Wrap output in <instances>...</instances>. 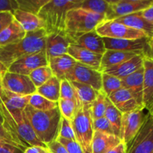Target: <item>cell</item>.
Wrapping results in <instances>:
<instances>
[{
	"instance_id": "cell-1",
	"label": "cell",
	"mask_w": 153,
	"mask_h": 153,
	"mask_svg": "<svg viewBox=\"0 0 153 153\" xmlns=\"http://www.w3.org/2000/svg\"><path fill=\"white\" fill-rule=\"evenodd\" d=\"M24 112L37 137L43 144L46 146L58 139L61 120L58 106L52 110L42 111L28 105Z\"/></svg>"
},
{
	"instance_id": "cell-2",
	"label": "cell",
	"mask_w": 153,
	"mask_h": 153,
	"mask_svg": "<svg viewBox=\"0 0 153 153\" xmlns=\"http://www.w3.org/2000/svg\"><path fill=\"white\" fill-rule=\"evenodd\" d=\"M46 34L43 29L26 32L22 40L0 47V62L7 69L19 58L45 50Z\"/></svg>"
},
{
	"instance_id": "cell-3",
	"label": "cell",
	"mask_w": 153,
	"mask_h": 153,
	"mask_svg": "<svg viewBox=\"0 0 153 153\" xmlns=\"http://www.w3.org/2000/svg\"><path fill=\"white\" fill-rule=\"evenodd\" d=\"M82 0H49L37 16L43 22L46 34L65 31V21L69 10L80 7Z\"/></svg>"
},
{
	"instance_id": "cell-4",
	"label": "cell",
	"mask_w": 153,
	"mask_h": 153,
	"mask_svg": "<svg viewBox=\"0 0 153 153\" xmlns=\"http://www.w3.org/2000/svg\"><path fill=\"white\" fill-rule=\"evenodd\" d=\"M105 20V15L88 11L80 7L72 9L67 12L66 16L65 32L73 44L77 36L94 31Z\"/></svg>"
},
{
	"instance_id": "cell-5",
	"label": "cell",
	"mask_w": 153,
	"mask_h": 153,
	"mask_svg": "<svg viewBox=\"0 0 153 153\" xmlns=\"http://www.w3.org/2000/svg\"><path fill=\"white\" fill-rule=\"evenodd\" d=\"M90 106L82 105L76 111L71 120L76 140L81 145L84 152H93L92 140L94 131Z\"/></svg>"
},
{
	"instance_id": "cell-6",
	"label": "cell",
	"mask_w": 153,
	"mask_h": 153,
	"mask_svg": "<svg viewBox=\"0 0 153 153\" xmlns=\"http://www.w3.org/2000/svg\"><path fill=\"white\" fill-rule=\"evenodd\" d=\"M95 30L102 37L126 40H137L147 37L142 31L130 28L115 20L103 21L97 25Z\"/></svg>"
},
{
	"instance_id": "cell-7",
	"label": "cell",
	"mask_w": 153,
	"mask_h": 153,
	"mask_svg": "<svg viewBox=\"0 0 153 153\" xmlns=\"http://www.w3.org/2000/svg\"><path fill=\"white\" fill-rule=\"evenodd\" d=\"M126 147V153H153V117L149 113L146 114L143 125Z\"/></svg>"
},
{
	"instance_id": "cell-8",
	"label": "cell",
	"mask_w": 153,
	"mask_h": 153,
	"mask_svg": "<svg viewBox=\"0 0 153 153\" xmlns=\"http://www.w3.org/2000/svg\"><path fill=\"white\" fill-rule=\"evenodd\" d=\"M152 1L153 0H110L108 10L105 13V20H114L142 11L147 8Z\"/></svg>"
},
{
	"instance_id": "cell-9",
	"label": "cell",
	"mask_w": 153,
	"mask_h": 153,
	"mask_svg": "<svg viewBox=\"0 0 153 153\" xmlns=\"http://www.w3.org/2000/svg\"><path fill=\"white\" fill-rule=\"evenodd\" d=\"M102 76L99 70L76 62L73 68L66 75L65 79L69 82L85 84L92 87L96 91L102 90Z\"/></svg>"
},
{
	"instance_id": "cell-10",
	"label": "cell",
	"mask_w": 153,
	"mask_h": 153,
	"mask_svg": "<svg viewBox=\"0 0 153 153\" xmlns=\"http://www.w3.org/2000/svg\"><path fill=\"white\" fill-rule=\"evenodd\" d=\"M0 85L4 89L22 97L31 96L37 91V88L28 76L8 71L2 77Z\"/></svg>"
},
{
	"instance_id": "cell-11",
	"label": "cell",
	"mask_w": 153,
	"mask_h": 153,
	"mask_svg": "<svg viewBox=\"0 0 153 153\" xmlns=\"http://www.w3.org/2000/svg\"><path fill=\"white\" fill-rule=\"evenodd\" d=\"M143 110L144 108H138L123 114L120 139L126 145H128L131 142L143 125L146 115Z\"/></svg>"
},
{
	"instance_id": "cell-12",
	"label": "cell",
	"mask_w": 153,
	"mask_h": 153,
	"mask_svg": "<svg viewBox=\"0 0 153 153\" xmlns=\"http://www.w3.org/2000/svg\"><path fill=\"white\" fill-rule=\"evenodd\" d=\"M47 65L48 61L44 50L19 58L12 63L7 71L28 76L36 69Z\"/></svg>"
},
{
	"instance_id": "cell-13",
	"label": "cell",
	"mask_w": 153,
	"mask_h": 153,
	"mask_svg": "<svg viewBox=\"0 0 153 153\" xmlns=\"http://www.w3.org/2000/svg\"><path fill=\"white\" fill-rule=\"evenodd\" d=\"M106 50H117L136 52L145 55L147 50L149 38L144 37L137 40L114 39L102 37Z\"/></svg>"
},
{
	"instance_id": "cell-14",
	"label": "cell",
	"mask_w": 153,
	"mask_h": 153,
	"mask_svg": "<svg viewBox=\"0 0 153 153\" xmlns=\"http://www.w3.org/2000/svg\"><path fill=\"white\" fill-rule=\"evenodd\" d=\"M70 45H71V41L65 31L46 34L45 52L47 61L67 54Z\"/></svg>"
},
{
	"instance_id": "cell-15",
	"label": "cell",
	"mask_w": 153,
	"mask_h": 153,
	"mask_svg": "<svg viewBox=\"0 0 153 153\" xmlns=\"http://www.w3.org/2000/svg\"><path fill=\"white\" fill-rule=\"evenodd\" d=\"M144 55H137L131 59L118 65L101 70V73L111 75L119 79H123L143 67Z\"/></svg>"
},
{
	"instance_id": "cell-16",
	"label": "cell",
	"mask_w": 153,
	"mask_h": 153,
	"mask_svg": "<svg viewBox=\"0 0 153 153\" xmlns=\"http://www.w3.org/2000/svg\"><path fill=\"white\" fill-rule=\"evenodd\" d=\"M108 98L122 114L128 113L138 108H143L137 102L130 91L124 88L114 92Z\"/></svg>"
},
{
	"instance_id": "cell-17",
	"label": "cell",
	"mask_w": 153,
	"mask_h": 153,
	"mask_svg": "<svg viewBox=\"0 0 153 153\" xmlns=\"http://www.w3.org/2000/svg\"><path fill=\"white\" fill-rule=\"evenodd\" d=\"M73 44L102 55L106 51L102 37L97 34L96 30L77 36L73 40Z\"/></svg>"
},
{
	"instance_id": "cell-18",
	"label": "cell",
	"mask_w": 153,
	"mask_h": 153,
	"mask_svg": "<svg viewBox=\"0 0 153 153\" xmlns=\"http://www.w3.org/2000/svg\"><path fill=\"white\" fill-rule=\"evenodd\" d=\"M67 54L71 56L76 62L93 67L97 70H100L102 56V55L93 53L84 48L73 44L70 45L67 50Z\"/></svg>"
},
{
	"instance_id": "cell-19",
	"label": "cell",
	"mask_w": 153,
	"mask_h": 153,
	"mask_svg": "<svg viewBox=\"0 0 153 153\" xmlns=\"http://www.w3.org/2000/svg\"><path fill=\"white\" fill-rule=\"evenodd\" d=\"M153 103V61L144 57L143 59V105L149 111Z\"/></svg>"
},
{
	"instance_id": "cell-20",
	"label": "cell",
	"mask_w": 153,
	"mask_h": 153,
	"mask_svg": "<svg viewBox=\"0 0 153 153\" xmlns=\"http://www.w3.org/2000/svg\"><path fill=\"white\" fill-rule=\"evenodd\" d=\"M123 88L130 91L134 97L137 102L141 107L143 105V67L121 80Z\"/></svg>"
},
{
	"instance_id": "cell-21",
	"label": "cell",
	"mask_w": 153,
	"mask_h": 153,
	"mask_svg": "<svg viewBox=\"0 0 153 153\" xmlns=\"http://www.w3.org/2000/svg\"><path fill=\"white\" fill-rule=\"evenodd\" d=\"M114 20L130 28L142 31L149 39L153 36V25L143 17L140 11L117 18Z\"/></svg>"
},
{
	"instance_id": "cell-22",
	"label": "cell",
	"mask_w": 153,
	"mask_h": 153,
	"mask_svg": "<svg viewBox=\"0 0 153 153\" xmlns=\"http://www.w3.org/2000/svg\"><path fill=\"white\" fill-rule=\"evenodd\" d=\"M121 142V139L116 135L94 131L92 140L93 153H106Z\"/></svg>"
},
{
	"instance_id": "cell-23",
	"label": "cell",
	"mask_w": 153,
	"mask_h": 153,
	"mask_svg": "<svg viewBox=\"0 0 153 153\" xmlns=\"http://www.w3.org/2000/svg\"><path fill=\"white\" fill-rule=\"evenodd\" d=\"M76 64V61L68 54L52 58L48 61V65L52 70L53 76L60 80L65 79V76Z\"/></svg>"
},
{
	"instance_id": "cell-24",
	"label": "cell",
	"mask_w": 153,
	"mask_h": 153,
	"mask_svg": "<svg viewBox=\"0 0 153 153\" xmlns=\"http://www.w3.org/2000/svg\"><path fill=\"white\" fill-rule=\"evenodd\" d=\"M15 20L22 26L25 32H33L44 28L43 22L37 15L17 10L13 12Z\"/></svg>"
},
{
	"instance_id": "cell-25",
	"label": "cell",
	"mask_w": 153,
	"mask_h": 153,
	"mask_svg": "<svg viewBox=\"0 0 153 153\" xmlns=\"http://www.w3.org/2000/svg\"><path fill=\"white\" fill-rule=\"evenodd\" d=\"M137 55H141V54L136 53V52H123V51L106 50L102 56L101 64L99 71L122 64Z\"/></svg>"
},
{
	"instance_id": "cell-26",
	"label": "cell",
	"mask_w": 153,
	"mask_h": 153,
	"mask_svg": "<svg viewBox=\"0 0 153 153\" xmlns=\"http://www.w3.org/2000/svg\"><path fill=\"white\" fill-rule=\"evenodd\" d=\"M25 30L14 19L0 32V47L18 43L25 37Z\"/></svg>"
},
{
	"instance_id": "cell-27",
	"label": "cell",
	"mask_w": 153,
	"mask_h": 153,
	"mask_svg": "<svg viewBox=\"0 0 153 153\" xmlns=\"http://www.w3.org/2000/svg\"><path fill=\"white\" fill-rule=\"evenodd\" d=\"M31 96L22 97L4 89L0 85V99L9 111H23L28 105Z\"/></svg>"
},
{
	"instance_id": "cell-28",
	"label": "cell",
	"mask_w": 153,
	"mask_h": 153,
	"mask_svg": "<svg viewBox=\"0 0 153 153\" xmlns=\"http://www.w3.org/2000/svg\"><path fill=\"white\" fill-rule=\"evenodd\" d=\"M60 87L61 80L53 76L46 83L37 88L36 93L50 101L58 102L60 100Z\"/></svg>"
},
{
	"instance_id": "cell-29",
	"label": "cell",
	"mask_w": 153,
	"mask_h": 153,
	"mask_svg": "<svg viewBox=\"0 0 153 153\" xmlns=\"http://www.w3.org/2000/svg\"><path fill=\"white\" fill-rule=\"evenodd\" d=\"M105 117L107 118L114 130V135L120 138L121 123H122L123 114L114 105L107 97L106 99V109Z\"/></svg>"
},
{
	"instance_id": "cell-30",
	"label": "cell",
	"mask_w": 153,
	"mask_h": 153,
	"mask_svg": "<svg viewBox=\"0 0 153 153\" xmlns=\"http://www.w3.org/2000/svg\"><path fill=\"white\" fill-rule=\"evenodd\" d=\"M70 82L76 90L78 97L82 105H91L98 97L100 92V91H96L92 87L85 85V84L78 83L75 82Z\"/></svg>"
},
{
	"instance_id": "cell-31",
	"label": "cell",
	"mask_w": 153,
	"mask_h": 153,
	"mask_svg": "<svg viewBox=\"0 0 153 153\" xmlns=\"http://www.w3.org/2000/svg\"><path fill=\"white\" fill-rule=\"evenodd\" d=\"M0 142L8 143L13 146H17L22 150H25L27 147L30 146L27 143H25L22 139H19L13 136L4 125V121L0 113Z\"/></svg>"
},
{
	"instance_id": "cell-32",
	"label": "cell",
	"mask_w": 153,
	"mask_h": 153,
	"mask_svg": "<svg viewBox=\"0 0 153 153\" xmlns=\"http://www.w3.org/2000/svg\"><path fill=\"white\" fill-rule=\"evenodd\" d=\"M28 105L33 108L42 111L52 110L58 106V102L50 101L37 93H34V94L31 95Z\"/></svg>"
},
{
	"instance_id": "cell-33",
	"label": "cell",
	"mask_w": 153,
	"mask_h": 153,
	"mask_svg": "<svg viewBox=\"0 0 153 153\" xmlns=\"http://www.w3.org/2000/svg\"><path fill=\"white\" fill-rule=\"evenodd\" d=\"M53 76L52 70L49 65L40 67L31 72L28 77L36 88H39L46 83L49 79Z\"/></svg>"
},
{
	"instance_id": "cell-34",
	"label": "cell",
	"mask_w": 153,
	"mask_h": 153,
	"mask_svg": "<svg viewBox=\"0 0 153 153\" xmlns=\"http://www.w3.org/2000/svg\"><path fill=\"white\" fill-rule=\"evenodd\" d=\"M122 88L123 85L121 79H119L118 78L111 76V75L106 74V73H102L101 91H102L105 94L106 97H108L111 94Z\"/></svg>"
},
{
	"instance_id": "cell-35",
	"label": "cell",
	"mask_w": 153,
	"mask_h": 153,
	"mask_svg": "<svg viewBox=\"0 0 153 153\" xmlns=\"http://www.w3.org/2000/svg\"><path fill=\"white\" fill-rule=\"evenodd\" d=\"M79 7L88 11L105 16L108 10L109 2L105 0H82Z\"/></svg>"
},
{
	"instance_id": "cell-36",
	"label": "cell",
	"mask_w": 153,
	"mask_h": 153,
	"mask_svg": "<svg viewBox=\"0 0 153 153\" xmlns=\"http://www.w3.org/2000/svg\"><path fill=\"white\" fill-rule=\"evenodd\" d=\"M106 97L105 94L100 91L98 97L90 106L91 115L93 120H97L105 117L106 109Z\"/></svg>"
},
{
	"instance_id": "cell-37",
	"label": "cell",
	"mask_w": 153,
	"mask_h": 153,
	"mask_svg": "<svg viewBox=\"0 0 153 153\" xmlns=\"http://www.w3.org/2000/svg\"><path fill=\"white\" fill-rule=\"evenodd\" d=\"M58 108L61 112V117L71 121L74 117L76 111L79 108L74 100L60 99L58 102ZM81 107V106H80Z\"/></svg>"
},
{
	"instance_id": "cell-38",
	"label": "cell",
	"mask_w": 153,
	"mask_h": 153,
	"mask_svg": "<svg viewBox=\"0 0 153 153\" xmlns=\"http://www.w3.org/2000/svg\"><path fill=\"white\" fill-rule=\"evenodd\" d=\"M49 0H16L19 10L34 15L38 14L40 9Z\"/></svg>"
},
{
	"instance_id": "cell-39",
	"label": "cell",
	"mask_w": 153,
	"mask_h": 153,
	"mask_svg": "<svg viewBox=\"0 0 153 153\" xmlns=\"http://www.w3.org/2000/svg\"><path fill=\"white\" fill-rule=\"evenodd\" d=\"M60 99L64 100H74L78 105L80 107L82 105L80 100L77 95L76 90L72 85L71 82L67 79L61 80V87H60Z\"/></svg>"
},
{
	"instance_id": "cell-40",
	"label": "cell",
	"mask_w": 153,
	"mask_h": 153,
	"mask_svg": "<svg viewBox=\"0 0 153 153\" xmlns=\"http://www.w3.org/2000/svg\"><path fill=\"white\" fill-rule=\"evenodd\" d=\"M58 137L70 140H76L74 131L72 126L71 121L61 117Z\"/></svg>"
},
{
	"instance_id": "cell-41",
	"label": "cell",
	"mask_w": 153,
	"mask_h": 153,
	"mask_svg": "<svg viewBox=\"0 0 153 153\" xmlns=\"http://www.w3.org/2000/svg\"><path fill=\"white\" fill-rule=\"evenodd\" d=\"M93 128L94 131H100L105 134L114 135L111 125L105 117L97 120H93Z\"/></svg>"
},
{
	"instance_id": "cell-42",
	"label": "cell",
	"mask_w": 153,
	"mask_h": 153,
	"mask_svg": "<svg viewBox=\"0 0 153 153\" xmlns=\"http://www.w3.org/2000/svg\"><path fill=\"white\" fill-rule=\"evenodd\" d=\"M57 140L67 149L68 153H85L81 145L76 140H66L61 137H58Z\"/></svg>"
},
{
	"instance_id": "cell-43",
	"label": "cell",
	"mask_w": 153,
	"mask_h": 153,
	"mask_svg": "<svg viewBox=\"0 0 153 153\" xmlns=\"http://www.w3.org/2000/svg\"><path fill=\"white\" fill-rule=\"evenodd\" d=\"M14 20L13 13L9 11L0 12V32Z\"/></svg>"
},
{
	"instance_id": "cell-44",
	"label": "cell",
	"mask_w": 153,
	"mask_h": 153,
	"mask_svg": "<svg viewBox=\"0 0 153 153\" xmlns=\"http://www.w3.org/2000/svg\"><path fill=\"white\" fill-rule=\"evenodd\" d=\"M18 9L16 0H0V12L9 11L13 13Z\"/></svg>"
},
{
	"instance_id": "cell-45",
	"label": "cell",
	"mask_w": 153,
	"mask_h": 153,
	"mask_svg": "<svg viewBox=\"0 0 153 153\" xmlns=\"http://www.w3.org/2000/svg\"><path fill=\"white\" fill-rule=\"evenodd\" d=\"M46 149L51 153H68L67 149L57 140L47 143Z\"/></svg>"
},
{
	"instance_id": "cell-46",
	"label": "cell",
	"mask_w": 153,
	"mask_h": 153,
	"mask_svg": "<svg viewBox=\"0 0 153 153\" xmlns=\"http://www.w3.org/2000/svg\"><path fill=\"white\" fill-rule=\"evenodd\" d=\"M0 153H24V150L17 146L0 142Z\"/></svg>"
},
{
	"instance_id": "cell-47",
	"label": "cell",
	"mask_w": 153,
	"mask_h": 153,
	"mask_svg": "<svg viewBox=\"0 0 153 153\" xmlns=\"http://www.w3.org/2000/svg\"><path fill=\"white\" fill-rule=\"evenodd\" d=\"M140 13L146 20L153 25V1L147 8L140 11Z\"/></svg>"
},
{
	"instance_id": "cell-48",
	"label": "cell",
	"mask_w": 153,
	"mask_h": 153,
	"mask_svg": "<svg viewBox=\"0 0 153 153\" xmlns=\"http://www.w3.org/2000/svg\"><path fill=\"white\" fill-rule=\"evenodd\" d=\"M126 145L122 141L120 143H119L117 146L114 147L113 149H111V150H109L108 152H107L106 153H126Z\"/></svg>"
},
{
	"instance_id": "cell-49",
	"label": "cell",
	"mask_w": 153,
	"mask_h": 153,
	"mask_svg": "<svg viewBox=\"0 0 153 153\" xmlns=\"http://www.w3.org/2000/svg\"><path fill=\"white\" fill-rule=\"evenodd\" d=\"M46 148L41 146H28L24 150V153H46Z\"/></svg>"
},
{
	"instance_id": "cell-50",
	"label": "cell",
	"mask_w": 153,
	"mask_h": 153,
	"mask_svg": "<svg viewBox=\"0 0 153 153\" xmlns=\"http://www.w3.org/2000/svg\"><path fill=\"white\" fill-rule=\"evenodd\" d=\"M144 57H146L148 58H150L153 61V36L151 38L149 39L147 46V50H146V54Z\"/></svg>"
},
{
	"instance_id": "cell-51",
	"label": "cell",
	"mask_w": 153,
	"mask_h": 153,
	"mask_svg": "<svg viewBox=\"0 0 153 153\" xmlns=\"http://www.w3.org/2000/svg\"><path fill=\"white\" fill-rule=\"evenodd\" d=\"M7 71V68L2 64V63L0 62V82H1L2 77L4 76V75L5 74L6 72Z\"/></svg>"
},
{
	"instance_id": "cell-52",
	"label": "cell",
	"mask_w": 153,
	"mask_h": 153,
	"mask_svg": "<svg viewBox=\"0 0 153 153\" xmlns=\"http://www.w3.org/2000/svg\"><path fill=\"white\" fill-rule=\"evenodd\" d=\"M148 113H149V114H150L151 116L153 117V103H152V106H151L150 108H149V111H148Z\"/></svg>"
},
{
	"instance_id": "cell-53",
	"label": "cell",
	"mask_w": 153,
	"mask_h": 153,
	"mask_svg": "<svg viewBox=\"0 0 153 153\" xmlns=\"http://www.w3.org/2000/svg\"><path fill=\"white\" fill-rule=\"evenodd\" d=\"M46 153H51L50 152H49V150H48V149H46Z\"/></svg>"
},
{
	"instance_id": "cell-54",
	"label": "cell",
	"mask_w": 153,
	"mask_h": 153,
	"mask_svg": "<svg viewBox=\"0 0 153 153\" xmlns=\"http://www.w3.org/2000/svg\"><path fill=\"white\" fill-rule=\"evenodd\" d=\"M85 153H93V152H85Z\"/></svg>"
}]
</instances>
